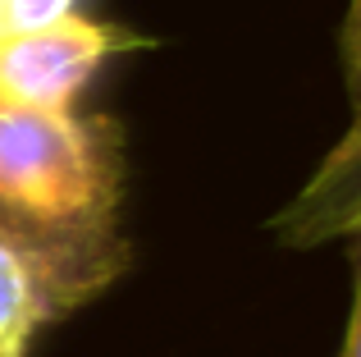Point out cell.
Wrapping results in <instances>:
<instances>
[{"instance_id":"6da1fadb","label":"cell","mask_w":361,"mask_h":357,"mask_svg":"<svg viewBox=\"0 0 361 357\" xmlns=\"http://www.w3.org/2000/svg\"><path fill=\"white\" fill-rule=\"evenodd\" d=\"M110 124L0 101V220L51 261L60 289L69 284L64 248L97 238L110 224Z\"/></svg>"},{"instance_id":"7a4b0ae2","label":"cell","mask_w":361,"mask_h":357,"mask_svg":"<svg viewBox=\"0 0 361 357\" xmlns=\"http://www.w3.org/2000/svg\"><path fill=\"white\" fill-rule=\"evenodd\" d=\"M119 32L97 18L64 14L32 32H14L0 42V101L37 110H69L78 92L92 83Z\"/></svg>"},{"instance_id":"3957f363","label":"cell","mask_w":361,"mask_h":357,"mask_svg":"<svg viewBox=\"0 0 361 357\" xmlns=\"http://www.w3.org/2000/svg\"><path fill=\"white\" fill-rule=\"evenodd\" d=\"M274 234L288 248L361 234V128H348L343 143L298 188V197L274 215Z\"/></svg>"},{"instance_id":"277c9868","label":"cell","mask_w":361,"mask_h":357,"mask_svg":"<svg viewBox=\"0 0 361 357\" xmlns=\"http://www.w3.org/2000/svg\"><path fill=\"white\" fill-rule=\"evenodd\" d=\"M55 294L51 261L0 220V357H23L32 330L51 316Z\"/></svg>"},{"instance_id":"5b68a950","label":"cell","mask_w":361,"mask_h":357,"mask_svg":"<svg viewBox=\"0 0 361 357\" xmlns=\"http://www.w3.org/2000/svg\"><path fill=\"white\" fill-rule=\"evenodd\" d=\"M73 9V0H0V42L14 32H32Z\"/></svg>"},{"instance_id":"8992f818","label":"cell","mask_w":361,"mask_h":357,"mask_svg":"<svg viewBox=\"0 0 361 357\" xmlns=\"http://www.w3.org/2000/svg\"><path fill=\"white\" fill-rule=\"evenodd\" d=\"M343 69H348V101H353V124H348V128H361V0H348Z\"/></svg>"},{"instance_id":"52a82bcc","label":"cell","mask_w":361,"mask_h":357,"mask_svg":"<svg viewBox=\"0 0 361 357\" xmlns=\"http://www.w3.org/2000/svg\"><path fill=\"white\" fill-rule=\"evenodd\" d=\"M338 357H361V257H357V289H353V316H348V339Z\"/></svg>"}]
</instances>
